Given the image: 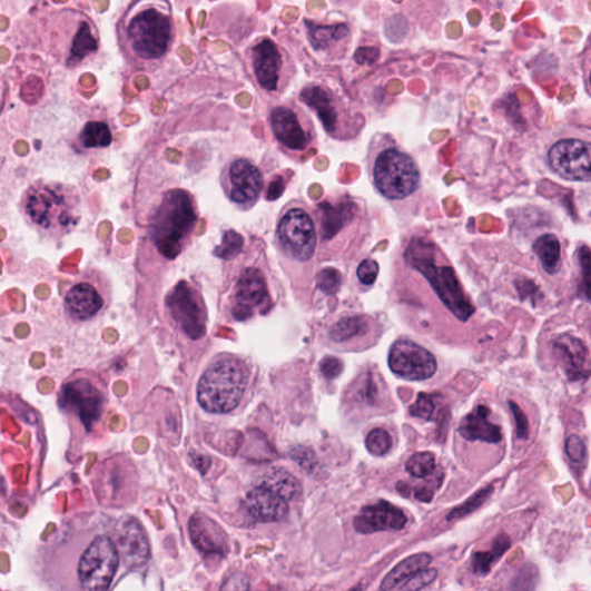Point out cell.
Wrapping results in <instances>:
<instances>
[{
	"mask_svg": "<svg viewBox=\"0 0 591 591\" xmlns=\"http://www.w3.org/2000/svg\"><path fill=\"white\" fill-rule=\"evenodd\" d=\"M411 415L425 421L433 420L435 415V403L433 396L421 393L416 403L411 408Z\"/></svg>",
	"mask_w": 591,
	"mask_h": 591,
	"instance_id": "cell-44",
	"label": "cell"
},
{
	"mask_svg": "<svg viewBox=\"0 0 591 591\" xmlns=\"http://www.w3.org/2000/svg\"><path fill=\"white\" fill-rule=\"evenodd\" d=\"M221 591H250V581L244 573H234L226 579Z\"/></svg>",
	"mask_w": 591,
	"mask_h": 591,
	"instance_id": "cell-51",
	"label": "cell"
},
{
	"mask_svg": "<svg viewBox=\"0 0 591 591\" xmlns=\"http://www.w3.org/2000/svg\"><path fill=\"white\" fill-rule=\"evenodd\" d=\"M119 51L126 63L145 73L157 72L176 42V23L167 2H134L116 23Z\"/></svg>",
	"mask_w": 591,
	"mask_h": 591,
	"instance_id": "cell-1",
	"label": "cell"
},
{
	"mask_svg": "<svg viewBox=\"0 0 591 591\" xmlns=\"http://www.w3.org/2000/svg\"><path fill=\"white\" fill-rule=\"evenodd\" d=\"M57 402L75 431V437L86 439L100 427L108 408V390L95 371L80 370L61 384Z\"/></svg>",
	"mask_w": 591,
	"mask_h": 591,
	"instance_id": "cell-7",
	"label": "cell"
},
{
	"mask_svg": "<svg viewBox=\"0 0 591 591\" xmlns=\"http://www.w3.org/2000/svg\"><path fill=\"white\" fill-rule=\"evenodd\" d=\"M551 346L571 383L584 382L591 377V358L583 341L571 334H560L553 338Z\"/></svg>",
	"mask_w": 591,
	"mask_h": 591,
	"instance_id": "cell-23",
	"label": "cell"
},
{
	"mask_svg": "<svg viewBox=\"0 0 591 591\" xmlns=\"http://www.w3.org/2000/svg\"><path fill=\"white\" fill-rule=\"evenodd\" d=\"M120 562L130 569L144 565L149 558V544L141 525L135 519L119 523L114 533Z\"/></svg>",
	"mask_w": 591,
	"mask_h": 591,
	"instance_id": "cell-25",
	"label": "cell"
},
{
	"mask_svg": "<svg viewBox=\"0 0 591 591\" xmlns=\"http://www.w3.org/2000/svg\"><path fill=\"white\" fill-rule=\"evenodd\" d=\"M245 508L248 514L263 523L283 521L289 513L285 498L260 483L247 493Z\"/></svg>",
	"mask_w": 591,
	"mask_h": 591,
	"instance_id": "cell-26",
	"label": "cell"
},
{
	"mask_svg": "<svg viewBox=\"0 0 591 591\" xmlns=\"http://www.w3.org/2000/svg\"><path fill=\"white\" fill-rule=\"evenodd\" d=\"M220 183L229 203L242 211H250L265 194L267 181L255 161L234 157L223 167Z\"/></svg>",
	"mask_w": 591,
	"mask_h": 591,
	"instance_id": "cell-15",
	"label": "cell"
},
{
	"mask_svg": "<svg viewBox=\"0 0 591 591\" xmlns=\"http://www.w3.org/2000/svg\"><path fill=\"white\" fill-rule=\"evenodd\" d=\"M298 100L317 116L333 140H357L366 128L363 112L355 108L345 92L324 79L305 83L298 91Z\"/></svg>",
	"mask_w": 591,
	"mask_h": 591,
	"instance_id": "cell-8",
	"label": "cell"
},
{
	"mask_svg": "<svg viewBox=\"0 0 591 591\" xmlns=\"http://www.w3.org/2000/svg\"><path fill=\"white\" fill-rule=\"evenodd\" d=\"M406 470L416 479H426L435 470V457L430 452L416 453L407 462Z\"/></svg>",
	"mask_w": 591,
	"mask_h": 591,
	"instance_id": "cell-38",
	"label": "cell"
},
{
	"mask_svg": "<svg viewBox=\"0 0 591 591\" xmlns=\"http://www.w3.org/2000/svg\"><path fill=\"white\" fill-rule=\"evenodd\" d=\"M533 252L546 274L554 275L562 269V242H560L555 234L545 233L539 236L533 243Z\"/></svg>",
	"mask_w": 591,
	"mask_h": 591,
	"instance_id": "cell-29",
	"label": "cell"
},
{
	"mask_svg": "<svg viewBox=\"0 0 591 591\" xmlns=\"http://www.w3.org/2000/svg\"><path fill=\"white\" fill-rule=\"evenodd\" d=\"M110 299V285L104 273L88 268L76 279L65 296L67 315L78 323L97 318Z\"/></svg>",
	"mask_w": 591,
	"mask_h": 591,
	"instance_id": "cell-16",
	"label": "cell"
},
{
	"mask_svg": "<svg viewBox=\"0 0 591 591\" xmlns=\"http://www.w3.org/2000/svg\"><path fill=\"white\" fill-rule=\"evenodd\" d=\"M315 216L319 240L333 243L351 232L370 226L366 203L346 191H334L322 200L311 204Z\"/></svg>",
	"mask_w": 591,
	"mask_h": 591,
	"instance_id": "cell-13",
	"label": "cell"
},
{
	"mask_svg": "<svg viewBox=\"0 0 591 591\" xmlns=\"http://www.w3.org/2000/svg\"><path fill=\"white\" fill-rule=\"evenodd\" d=\"M304 29L311 49L328 63L344 60L353 45V28L346 21L323 22L304 19Z\"/></svg>",
	"mask_w": 591,
	"mask_h": 591,
	"instance_id": "cell-18",
	"label": "cell"
},
{
	"mask_svg": "<svg viewBox=\"0 0 591 591\" xmlns=\"http://www.w3.org/2000/svg\"><path fill=\"white\" fill-rule=\"evenodd\" d=\"M415 498L423 503H431L433 500L434 491L429 486H421L415 490Z\"/></svg>",
	"mask_w": 591,
	"mask_h": 591,
	"instance_id": "cell-53",
	"label": "cell"
},
{
	"mask_svg": "<svg viewBox=\"0 0 591 591\" xmlns=\"http://www.w3.org/2000/svg\"><path fill=\"white\" fill-rule=\"evenodd\" d=\"M290 456L303 470L313 473L317 469V459L313 451L305 447H297L290 452Z\"/></svg>",
	"mask_w": 591,
	"mask_h": 591,
	"instance_id": "cell-48",
	"label": "cell"
},
{
	"mask_svg": "<svg viewBox=\"0 0 591 591\" xmlns=\"http://www.w3.org/2000/svg\"><path fill=\"white\" fill-rule=\"evenodd\" d=\"M114 141V132L106 120H89L80 130L77 142L83 150L106 149Z\"/></svg>",
	"mask_w": 591,
	"mask_h": 591,
	"instance_id": "cell-31",
	"label": "cell"
},
{
	"mask_svg": "<svg viewBox=\"0 0 591 591\" xmlns=\"http://www.w3.org/2000/svg\"><path fill=\"white\" fill-rule=\"evenodd\" d=\"M365 445L372 455L384 456L392 450V435L384 429L372 430L367 434Z\"/></svg>",
	"mask_w": 591,
	"mask_h": 591,
	"instance_id": "cell-39",
	"label": "cell"
},
{
	"mask_svg": "<svg viewBox=\"0 0 591 591\" xmlns=\"http://www.w3.org/2000/svg\"><path fill=\"white\" fill-rule=\"evenodd\" d=\"M137 481L138 474L131 456L116 454L101 463L95 483L104 498L115 501L135 490Z\"/></svg>",
	"mask_w": 591,
	"mask_h": 591,
	"instance_id": "cell-22",
	"label": "cell"
},
{
	"mask_svg": "<svg viewBox=\"0 0 591 591\" xmlns=\"http://www.w3.org/2000/svg\"><path fill=\"white\" fill-rule=\"evenodd\" d=\"M120 565L112 536L90 538L75 564V591H108Z\"/></svg>",
	"mask_w": 591,
	"mask_h": 591,
	"instance_id": "cell-14",
	"label": "cell"
},
{
	"mask_svg": "<svg viewBox=\"0 0 591 591\" xmlns=\"http://www.w3.org/2000/svg\"><path fill=\"white\" fill-rule=\"evenodd\" d=\"M510 548L511 539L506 534L498 535L489 550L474 553L472 558L473 572L481 577L487 575L492 567L500 562Z\"/></svg>",
	"mask_w": 591,
	"mask_h": 591,
	"instance_id": "cell-32",
	"label": "cell"
},
{
	"mask_svg": "<svg viewBox=\"0 0 591 591\" xmlns=\"http://www.w3.org/2000/svg\"><path fill=\"white\" fill-rule=\"evenodd\" d=\"M380 274V265L376 260L365 259L357 268V277L363 285L372 286L376 283Z\"/></svg>",
	"mask_w": 591,
	"mask_h": 591,
	"instance_id": "cell-47",
	"label": "cell"
},
{
	"mask_svg": "<svg viewBox=\"0 0 591 591\" xmlns=\"http://www.w3.org/2000/svg\"><path fill=\"white\" fill-rule=\"evenodd\" d=\"M275 240L284 257L296 263L313 260L319 236L311 205L303 199L290 200L277 216Z\"/></svg>",
	"mask_w": 591,
	"mask_h": 591,
	"instance_id": "cell-12",
	"label": "cell"
},
{
	"mask_svg": "<svg viewBox=\"0 0 591 591\" xmlns=\"http://www.w3.org/2000/svg\"><path fill=\"white\" fill-rule=\"evenodd\" d=\"M575 259L580 269L579 296L591 302V247L585 244L580 245Z\"/></svg>",
	"mask_w": 591,
	"mask_h": 591,
	"instance_id": "cell-34",
	"label": "cell"
},
{
	"mask_svg": "<svg viewBox=\"0 0 591 591\" xmlns=\"http://www.w3.org/2000/svg\"><path fill=\"white\" fill-rule=\"evenodd\" d=\"M489 416V408L477 406L462 420L459 433L464 440L470 442L480 441L487 444H500L503 441L502 429L493 424Z\"/></svg>",
	"mask_w": 591,
	"mask_h": 591,
	"instance_id": "cell-28",
	"label": "cell"
},
{
	"mask_svg": "<svg viewBox=\"0 0 591 591\" xmlns=\"http://www.w3.org/2000/svg\"><path fill=\"white\" fill-rule=\"evenodd\" d=\"M408 518L388 502L365 506L354 520L355 531L363 535L380 532H397L406 526Z\"/></svg>",
	"mask_w": 591,
	"mask_h": 591,
	"instance_id": "cell-24",
	"label": "cell"
},
{
	"mask_svg": "<svg viewBox=\"0 0 591 591\" xmlns=\"http://www.w3.org/2000/svg\"><path fill=\"white\" fill-rule=\"evenodd\" d=\"M82 196L72 184L39 179L27 186L19 200L26 224L42 238L60 240L80 224Z\"/></svg>",
	"mask_w": 591,
	"mask_h": 591,
	"instance_id": "cell-4",
	"label": "cell"
},
{
	"mask_svg": "<svg viewBox=\"0 0 591 591\" xmlns=\"http://www.w3.org/2000/svg\"><path fill=\"white\" fill-rule=\"evenodd\" d=\"M41 48L69 70L89 63L101 49L98 26L78 9H56L43 17Z\"/></svg>",
	"mask_w": 591,
	"mask_h": 591,
	"instance_id": "cell-5",
	"label": "cell"
},
{
	"mask_svg": "<svg viewBox=\"0 0 591 591\" xmlns=\"http://www.w3.org/2000/svg\"><path fill=\"white\" fill-rule=\"evenodd\" d=\"M270 134L287 157L306 162L318 150V135L313 118L294 100L275 104L268 111Z\"/></svg>",
	"mask_w": 591,
	"mask_h": 591,
	"instance_id": "cell-11",
	"label": "cell"
},
{
	"mask_svg": "<svg viewBox=\"0 0 591 591\" xmlns=\"http://www.w3.org/2000/svg\"><path fill=\"white\" fill-rule=\"evenodd\" d=\"M365 166L373 189L402 215H412L423 193L422 170L395 137L377 132L368 141Z\"/></svg>",
	"mask_w": 591,
	"mask_h": 591,
	"instance_id": "cell-2",
	"label": "cell"
},
{
	"mask_svg": "<svg viewBox=\"0 0 591 591\" xmlns=\"http://www.w3.org/2000/svg\"><path fill=\"white\" fill-rule=\"evenodd\" d=\"M317 287L326 295L338 292L342 283L341 273L332 267L322 269L316 276Z\"/></svg>",
	"mask_w": 591,
	"mask_h": 591,
	"instance_id": "cell-42",
	"label": "cell"
},
{
	"mask_svg": "<svg viewBox=\"0 0 591 591\" xmlns=\"http://www.w3.org/2000/svg\"><path fill=\"white\" fill-rule=\"evenodd\" d=\"M321 371L327 380H335L344 371V363L336 357H326L321 363Z\"/></svg>",
	"mask_w": 591,
	"mask_h": 591,
	"instance_id": "cell-52",
	"label": "cell"
},
{
	"mask_svg": "<svg viewBox=\"0 0 591 591\" xmlns=\"http://www.w3.org/2000/svg\"><path fill=\"white\" fill-rule=\"evenodd\" d=\"M250 372L233 355L217 356L204 371L197 387L200 407L210 414L234 412L245 394Z\"/></svg>",
	"mask_w": 591,
	"mask_h": 591,
	"instance_id": "cell-9",
	"label": "cell"
},
{
	"mask_svg": "<svg viewBox=\"0 0 591 591\" xmlns=\"http://www.w3.org/2000/svg\"><path fill=\"white\" fill-rule=\"evenodd\" d=\"M494 487L493 485H489L479 492H476L474 495L470 498L469 501L464 502L459 508L454 509L449 515L447 521H455L463 519L466 515L472 514L476 510H479L491 496L493 493Z\"/></svg>",
	"mask_w": 591,
	"mask_h": 591,
	"instance_id": "cell-37",
	"label": "cell"
},
{
	"mask_svg": "<svg viewBox=\"0 0 591 591\" xmlns=\"http://www.w3.org/2000/svg\"><path fill=\"white\" fill-rule=\"evenodd\" d=\"M437 578V570L426 568L400 585L396 591H421Z\"/></svg>",
	"mask_w": 591,
	"mask_h": 591,
	"instance_id": "cell-43",
	"label": "cell"
},
{
	"mask_svg": "<svg viewBox=\"0 0 591 591\" xmlns=\"http://www.w3.org/2000/svg\"><path fill=\"white\" fill-rule=\"evenodd\" d=\"M195 546L206 554H224L227 551V538L221 526L204 514H196L189 523Z\"/></svg>",
	"mask_w": 591,
	"mask_h": 591,
	"instance_id": "cell-27",
	"label": "cell"
},
{
	"mask_svg": "<svg viewBox=\"0 0 591 591\" xmlns=\"http://www.w3.org/2000/svg\"><path fill=\"white\" fill-rule=\"evenodd\" d=\"M431 563L432 556L429 553H416L402 560V562L384 578L381 584V590L390 591L397 588L402 582L426 569Z\"/></svg>",
	"mask_w": 591,
	"mask_h": 591,
	"instance_id": "cell-30",
	"label": "cell"
},
{
	"mask_svg": "<svg viewBox=\"0 0 591 591\" xmlns=\"http://www.w3.org/2000/svg\"><path fill=\"white\" fill-rule=\"evenodd\" d=\"M200 211L196 196L181 186L162 191L146 216L144 243L148 252L171 263L194 242Z\"/></svg>",
	"mask_w": 591,
	"mask_h": 591,
	"instance_id": "cell-3",
	"label": "cell"
},
{
	"mask_svg": "<svg viewBox=\"0 0 591 591\" xmlns=\"http://www.w3.org/2000/svg\"><path fill=\"white\" fill-rule=\"evenodd\" d=\"M514 286L521 302H531L535 307L543 298L540 287L531 278L520 276L515 278Z\"/></svg>",
	"mask_w": 591,
	"mask_h": 591,
	"instance_id": "cell-41",
	"label": "cell"
},
{
	"mask_svg": "<svg viewBox=\"0 0 591 591\" xmlns=\"http://www.w3.org/2000/svg\"><path fill=\"white\" fill-rule=\"evenodd\" d=\"M245 65L262 95L278 100L297 76V66L286 47L269 37H259L244 52Z\"/></svg>",
	"mask_w": 591,
	"mask_h": 591,
	"instance_id": "cell-10",
	"label": "cell"
},
{
	"mask_svg": "<svg viewBox=\"0 0 591 591\" xmlns=\"http://www.w3.org/2000/svg\"><path fill=\"white\" fill-rule=\"evenodd\" d=\"M259 483L285 498L287 502L295 500L301 492L298 481L285 470L275 469L268 472Z\"/></svg>",
	"mask_w": 591,
	"mask_h": 591,
	"instance_id": "cell-33",
	"label": "cell"
},
{
	"mask_svg": "<svg viewBox=\"0 0 591 591\" xmlns=\"http://www.w3.org/2000/svg\"><path fill=\"white\" fill-rule=\"evenodd\" d=\"M403 260L420 272L435 294L461 322L469 321L475 314V306L464 294L455 270L444 264V254L425 232L412 234L403 248Z\"/></svg>",
	"mask_w": 591,
	"mask_h": 591,
	"instance_id": "cell-6",
	"label": "cell"
},
{
	"mask_svg": "<svg viewBox=\"0 0 591 591\" xmlns=\"http://www.w3.org/2000/svg\"><path fill=\"white\" fill-rule=\"evenodd\" d=\"M581 72L584 88L591 97V33L585 42L584 50L581 57Z\"/></svg>",
	"mask_w": 591,
	"mask_h": 591,
	"instance_id": "cell-50",
	"label": "cell"
},
{
	"mask_svg": "<svg viewBox=\"0 0 591 591\" xmlns=\"http://www.w3.org/2000/svg\"><path fill=\"white\" fill-rule=\"evenodd\" d=\"M290 176H285L284 174H278L273 176L267 183H266V189H265V198L266 200H276L279 197H282L286 189L287 185L289 183Z\"/></svg>",
	"mask_w": 591,
	"mask_h": 591,
	"instance_id": "cell-45",
	"label": "cell"
},
{
	"mask_svg": "<svg viewBox=\"0 0 591 591\" xmlns=\"http://www.w3.org/2000/svg\"><path fill=\"white\" fill-rule=\"evenodd\" d=\"M367 328L368 325L364 317L345 318L332 327L329 336L335 342H346L364 334Z\"/></svg>",
	"mask_w": 591,
	"mask_h": 591,
	"instance_id": "cell-35",
	"label": "cell"
},
{
	"mask_svg": "<svg viewBox=\"0 0 591 591\" xmlns=\"http://www.w3.org/2000/svg\"><path fill=\"white\" fill-rule=\"evenodd\" d=\"M509 406L515 421L516 437L526 441L529 439V422L525 414L514 401H509Z\"/></svg>",
	"mask_w": 591,
	"mask_h": 591,
	"instance_id": "cell-49",
	"label": "cell"
},
{
	"mask_svg": "<svg viewBox=\"0 0 591 591\" xmlns=\"http://www.w3.org/2000/svg\"><path fill=\"white\" fill-rule=\"evenodd\" d=\"M245 239L234 229L224 232L223 242L215 247L214 255L226 262L235 260L244 252Z\"/></svg>",
	"mask_w": 591,
	"mask_h": 591,
	"instance_id": "cell-36",
	"label": "cell"
},
{
	"mask_svg": "<svg viewBox=\"0 0 591 591\" xmlns=\"http://www.w3.org/2000/svg\"><path fill=\"white\" fill-rule=\"evenodd\" d=\"M168 316L186 337L198 341L207 334V308L201 293L189 282H179L166 297Z\"/></svg>",
	"mask_w": 591,
	"mask_h": 591,
	"instance_id": "cell-17",
	"label": "cell"
},
{
	"mask_svg": "<svg viewBox=\"0 0 591 591\" xmlns=\"http://www.w3.org/2000/svg\"><path fill=\"white\" fill-rule=\"evenodd\" d=\"M536 582V568L532 564H525L511 581L509 591H534Z\"/></svg>",
	"mask_w": 591,
	"mask_h": 591,
	"instance_id": "cell-40",
	"label": "cell"
},
{
	"mask_svg": "<svg viewBox=\"0 0 591 591\" xmlns=\"http://www.w3.org/2000/svg\"><path fill=\"white\" fill-rule=\"evenodd\" d=\"M388 364L395 375L411 382L427 381L437 371L434 356L410 339L395 342L390 352Z\"/></svg>",
	"mask_w": 591,
	"mask_h": 591,
	"instance_id": "cell-20",
	"label": "cell"
},
{
	"mask_svg": "<svg viewBox=\"0 0 591 591\" xmlns=\"http://www.w3.org/2000/svg\"><path fill=\"white\" fill-rule=\"evenodd\" d=\"M565 452L574 464H582L587 459V447L579 435L573 434L565 443Z\"/></svg>",
	"mask_w": 591,
	"mask_h": 591,
	"instance_id": "cell-46",
	"label": "cell"
},
{
	"mask_svg": "<svg viewBox=\"0 0 591 591\" xmlns=\"http://www.w3.org/2000/svg\"><path fill=\"white\" fill-rule=\"evenodd\" d=\"M349 591H362V585H357V587L351 589Z\"/></svg>",
	"mask_w": 591,
	"mask_h": 591,
	"instance_id": "cell-54",
	"label": "cell"
},
{
	"mask_svg": "<svg viewBox=\"0 0 591 591\" xmlns=\"http://www.w3.org/2000/svg\"><path fill=\"white\" fill-rule=\"evenodd\" d=\"M546 161L560 178L591 183V141L560 139L548 150Z\"/></svg>",
	"mask_w": 591,
	"mask_h": 591,
	"instance_id": "cell-19",
	"label": "cell"
},
{
	"mask_svg": "<svg viewBox=\"0 0 591 591\" xmlns=\"http://www.w3.org/2000/svg\"><path fill=\"white\" fill-rule=\"evenodd\" d=\"M234 287L232 314L236 321L253 318L256 309L269 301L265 274L256 266L242 269Z\"/></svg>",
	"mask_w": 591,
	"mask_h": 591,
	"instance_id": "cell-21",
	"label": "cell"
}]
</instances>
